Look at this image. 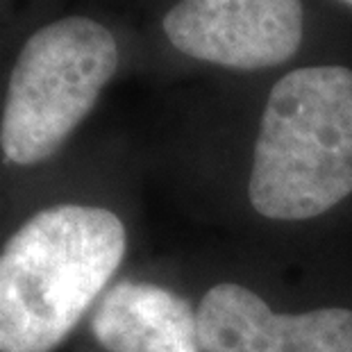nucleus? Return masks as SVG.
<instances>
[{
  "mask_svg": "<svg viewBox=\"0 0 352 352\" xmlns=\"http://www.w3.org/2000/svg\"><path fill=\"white\" fill-rule=\"evenodd\" d=\"M118 69L114 34L87 16L59 19L21 48L7 85L0 148L19 166L46 162L89 116Z\"/></svg>",
  "mask_w": 352,
  "mask_h": 352,
  "instance_id": "nucleus-3",
  "label": "nucleus"
},
{
  "mask_svg": "<svg viewBox=\"0 0 352 352\" xmlns=\"http://www.w3.org/2000/svg\"><path fill=\"white\" fill-rule=\"evenodd\" d=\"M202 352H352V311L275 314L241 284L223 282L198 307Z\"/></svg>",
  "mask_w": 352,
  "mask_h": 352,
  "instance_id": "nucleus-5",
  "label": "nucleus"
},
{
  "mask_svg": "<svg viewBox=\"0 0 352 352\" xmlns=\"http://www.w3.org/2000/svg\"><path fill=\"white\" fill-rule=\"evenodd\" d=\"M127 234L102 207L55 205L0 250V352H50L89 311L125 254Z\"/></svg>",
  "mask_w": 352,
  "mask_h": 352,
  "instance_id": "nucleus-1",
  "label": "nucleus"
},
{
  "mask_svg": "<svg viewBox=\"0 0 352 352\" xmlns=\"http://www.w3.org/2000/svg\"><path fill=\"white\" fill-rule=\"evenodd\" d=\"M173 46L239 71L289 62L302 41L300 0H177L164 16Z\"/></svg>",
  "mask_w": 352,
  "mask_h": 352,
  "instance_id": "nucleus-4",
  "label": "nucleus"
},
{
  "mask_svg": "<svg viewBox=\"0 0 352 352\" xmlns=\"http://www.w3.org/2000/svg\"><path fill=\"white\" fill-rule=\"evenodd\" d=\"M91 332L107 352H202L198 311L160 284L118 282L96 307Z\"/></svg>",
  "mask_w": 352,
  "mask_h": 352,
  "instance_id": "nucleus-6",
  "label": "nucleus"
},
{
  "mask_svg": "<svg viewBox=\"0 0 352 352\" xmlns=\"http://www.w3.org/2000/svg\"><path fill=\"white\" fill-rule=\"evenodd\" d=\"M352 193V71L305 66L266 100L248 184L273 221H307Z\"/></svg>",
  "mask_w": 352,
  "mask_h": 352,
  "instance_id": "nucleus-2",
  "label": "nucleus"
},
{
  "mask_svg": "<svg viewBox=\"0 0 352 352\" xmlns=\"http://www.w3.org/2000/svg\"><path fill=\"white\" fill-rule=\"evenodd\" d=\"M343 3H348V5H352V0H343Z\"/></svg>",
  "mask_w": 352,
  "mask_h": 352,
  "instance_id": "nucleus-7",
  "label": "nucleus"
}]
</instances>
